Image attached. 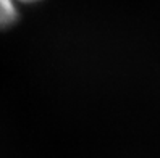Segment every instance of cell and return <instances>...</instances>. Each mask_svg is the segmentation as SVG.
Instances as JSON below:
<instances>
[{"instance_id": "cell-1", "label": "cell", "mask_w": 160, "mask_h": 158, "mask_svg": "<svg viewBox=\"0 0 160 158\" xmlns=\"http://www.w3.org/2000/svg\"><path fill=\"white\" fill-rule=\"evenodd\" d=\"M18 18V7L13 0H0V27L10 26Z\"/></svg>"}, {"instance_id": "cell-2", "label": "cell", "mask_w": 160, "mask_h": 158, "mask_svg": "<svg viewBox=\"0 0 160 158\" xmlns=\"http://www.w3.org/2000/svg\"><path fill=\"white\" fill-rule=\"evenodd\" d=\"M15 3H34V2H39V0H13Z\"/></svg>"}]
</instances>
